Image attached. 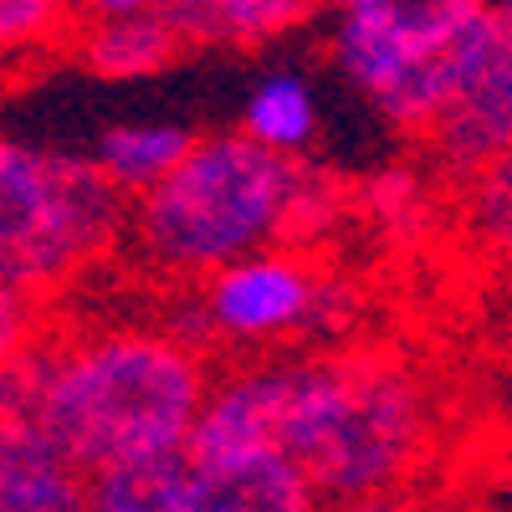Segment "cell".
I'll return each mask as SVG.
<instances>
[{"label": "cell", "mask_w": 512, "mask_h": 512, "mask_svg": "<svg viewBox=\"0 0 512 512\" xmlns=\"http://www.w3.org/2000/svg\"><path fill=\"white\" fill-rule=\"evenodd\" d=\"M431 144L456 169H487L507 159L512 139V21L507 6H482L466 16L461 72L441 113L425 123Z\"/></svg>", "instance_id": "cell-6"}, {"label": "cell", "mask_w": 512, "mask_h": 512, "mask_svg": "<svg viewBox=\"0 0 512 512\" xmlns=\"http://www.w3.org/2000/svg\"><path fill=\"white\" fill-rule=\"evenodd\" d=\"M323 297L328 282L297 251H277L272 241L205 272L200 303L210 333L231 338V344H277V338L303 333L323 318Z\"/></svg>", "instance_id": "cell-7"}, {"label": "cell", "mask_w": 512, "mask_h": 512, "mask_svg": "<svg viewBox=\"0 0 512 512\" xmlns=\"http://www.w3.org/2000/svg\"><path fill=\"white\" fill-rule=\"evenodd\" d=\"M205 400V364L190 344L144 328H108L47 349L36 420L82 477L98 466L185 446Z\"/></svg>", "instance_id": "cell-2"}, {"label": "cell", "mask_w": 512, "mask_h": 512, "mask_svg": "<svg viewBox=\"0 0 512 512\" xmlns=\"http://www.w3.org/2000/svg\"><path fill=\"white\" fill-rule=\"evenodd\" d=\"M36 297L0 277V369H6L26 344H36Z\"/></svg>", "instance_id": "cell-17"}, {"label": "cell", "mask_w": 512, "mask_h": 512, "mask_svg": "<svg viewBox=\"0 0 512 512\" xmlns=\"http://www.w3.org/2000/svg\"><path fill=\"white\" fill-rule=\"evenodd\" d=\"M88 477L36 415H0V512H77Z\"/></svg>", "instance_id": "cell-8"}, {"label": "cell", "mask_w": 512, "mask_h": 512, "mask_svg": "<svg viewBox=\"0 0 512 512\" xmlns=\"http://www.w3.org/2000/svg\"><path fill=\"white\" fill-rule=\"evenodd\" d=\"M77 0H0V57H36L67 41Z\"/></svg>", "instance_id": "cell-15"}, {"label": "cell", "mask_w": 512, "mask_h": 512, "mask_svg": "<svg viewBox=\"0 0 512 512\" xmlns=\"http://www.w3.org/2000/svg\"><path fill=\"white\" fill-rule=\"evenodd\" d=\"M77 36V57L88 72L108 77V82H128V77H154L180 57L185 36L169 26L154 6L134 11V16H77L72 26Z\"/></svg>", "instance_id": "cell-9"}, {"label": "cell", "mask_w": 512, "mask_h": 512, "mask_svg": "<svg viewBox=\"0 0 512 512\" xmlns=\"http://www.w3.org/2000/svg\"><path fill=\"white\" fill-rule=\"evenodd\" d=\"M154 0H77V16H134V11H149Z\"/></svg>", "instance_id": "cell-19"}, {"label": "cell", "mask_w": 512, "mask_h": 512, "mask_svg": "<svg viewBox=\"0 0 512 512\" xmlns=\"http://www.w3.org/2000/svg\"><path fill=\"white\" fill-rule=\"evenodd\" d=\"M52 195V154L0 139V277L11 272L16 251L36 231Z\"/></svg>", "instance_id": "cell-12"}, {"label": "cell", "mask_w": 512, "mask_h": 512, "mask_svg": "<svg viewBox=\"0 0 512 512\" xmlns=\"http://www.w3.org/2000/svg\"><path fill=\"white\" fill-rule=\"evenodd\" d=\"M466 16L451 31L415 36V31L390 26L374 11H344V21L333 31V62L344 67V77L364 98H374V108L390 123L425 128L441 113L451 82L461 72Z\"/></svg>", "instance_id": "cell-4"}, {"label": "cell", "mask_w": 512, "mask_h": 512, "mask_svg": "<svg viewBox=\"0 0 512 512\" xmlns=\"http://www.w3.org/2000/svg\"><path fill=\"white\" fill-rule=\"evenodd\" d=\"M338 11H374L400 31H415V36H436V31H451L466 11H477L482 0H328Z\"/></svg>", "instance_id": "cell-16"}, {"label": "cell", "mask_w": 512, "mask_h": 512, "mask_svg": "<svg viewBox=\"0 0 512 512\" xmlns=\"http://www.w3.org/2000/svg\"><path fill=\"white\" fill-rule=\"evenodd\" d=\"M82 507L103 512H195V466L185 446L169 451H144L113 466L88 472Z\"/></svg>", "instance_id": "cell-10"}, {"label": "cell", "mask_w": 512, "mask_h": 512, "mask_svg": "<svg viewBox=\"0 0 512 512\" xmlns=\"http://www.w3.org/2000/svg\"><path fill=\"white\" fill-rule=\"evenodd\" d=\"M241 134L256 139L262 149H277V154H303L318 134V103L308 93V82L297 72H272L246 98Z\"/></svg>", "instance_id": "cell-13"}, {"label": "cell", "mask_w": 512, "mask_h": 512, "mask_svg": "<svg viewBox=\"0 0 512 512\" xmlns=\"http://www.w3.org/2000/svg\"><path fill=\"white\" fill-rule=\"evenodd\" d=\"M190 139L195 134L180 128V123H118V128H108V134L98 139L93 164L128 200H134V195H144L154 180H164L169 169H175V159L190 149Z\"/></svg>", "instance_id": "cell-11"}, {"label": "cell", "mask_w": 512, "mask_h": 512, "mask_svg": "<svg viewBox=\"0 0 512 512\" xmlns=\"http://www.w3.org/2000/svg\"><path fill=\"white\" fill-rule=\"evenodd\" d=\"M154 11L175 26L185 41H210V21H205V0H154Z\"/></svg>", "instance_id": "cell-18"}, {"label": "cell", "mask_w": 512, "mask_h": 512, "mask_svg": "<svg viewBox=\"0 0 512 512\" xmlns=\"http://www.w3.org/2000/svg\"><path fill=\"white\" fill-rule=\"evenodd\" d=\"M431 410L395 359L277 364V446L308 477L313 502L364 507L400 492L425 451Z\"/></svg>", "instance_id": "cell-1"}, {"label": "cell", "mask_w": 512, "mask_h": 512, "mask_svg": "<svg viewBox=\"0 0 512 512\" xmlns=\"http://www.w3.org/2000/svg\"><path fill=\"white\" fill-rule=\"evenodd\" d=\"M128 231V195L103 175L93 159H52V195L36 231L16 251L6 282L26 287L31 297L57 292L82 277L93 262L123 241Z\"/></svg>", "instance_id": "cell-5"}, {"label": "cell", "mask_w": 512, "mask_h": 512, "mask_svg": "<svg viewBox=\"0 0 512 512\" xmlns=\"http://www.w3.org/2000/svg\"><path fill=\"white\" fill-rule=\"evenodd\" d=\"M318 0H205V21H210V41H272L292 26H303L313 16Z\"/></svg>", "instance_id": "cell-14"}, {"label": "cell", "mask_w": 512, "mask_h": 512, "mask_svg": "<svg viewBox=\"0 0 512 512\" xmlns=\"http://www.w3.org/2000/svg\"><path fill=\"white\" fill-rule=\"evenodd\" d=\"M292 154L262 149L256 139L205 134L128 205V231L139 256L164 277H205L236 256L272 246L287 231L297 190Z\"/></svg>", "instance_id": "cell-3"}]
</instances>
